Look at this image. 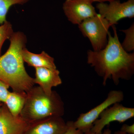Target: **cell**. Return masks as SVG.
<instances>
[{
    "label": "cell",
    "instance_id": "52a82bcc",
    "mask_svg": "<svg viewBox=\"0 0 134 134\" xmlns=\"http://www.w3.org/2000/svg\"><path fill=\"white\" fill-rule=\"evenodd\" d=\"M134 117V108L126 107L120 103H115L103 111L89 133L100 134L105 127L111 122L118 121L122 123Z\"/></svg>",
    "mask_w": 134,
    "mask_h": 134
},
{
    "label": "cell",
    "instance_id": "7402d4cb",
    "mask_svg": "<svg viewBox=\"0 0 134 134\" xmlns=\"http://www.w3.org/2000/svg\"><path fill=\"white\" fill-rule=\"evenodd\" d=\"M114 134H129L126 133H124V132H122L121 130H118V131H116L114 132Z\"/></svg>",
    "mask_w": 134,
    "mask_h": 134
},
{
    "label": "cell",
    "instance_id": "603a6c76",
    "mask_svg": "<svg viewBox=\"0 0 134 134\" xmlns=\"http://www.w3.org/2000/svg\"><path fill=\"white\" fill-rule=\"evenodd\" d=\"M1 105H0V109H1Z\"/></svg>",
    "mask_w": 134,
    "mask_h": 134
},
{
    "label": "cell",
    "instance_id": "44dd1931",
    "mask_svg": "<svg viewBox=\"0 0 134 134\" xmlns=\"http://www.w3.org/2000/svg\"><path fill=\"white\" fill-rule=\"evenodd\" d=\"M93 2H98V3L105 2H110L111 1H114V0H91Z\"/></svg>",
    "mask_w": 134,
    "mask_h": 134
},
{
    "label": "cell",
    "instance_id": "9a60e30c",
    "mask_svg": "<svg viewBox=\"0 0 134 134\" xmlns=\"http://www.w3.org/2000/svg\"><path fill=\"white\" fill-rule=\"evenodd\" d=\"M125 34L124 41L121 44L122 48L127 52L130 53L134 50V24L133 23L129 28L121 30Z\"/></svg>",
    "mask_w": 134,
    "mask_h": 134
},
{
    "label": "cell",
    "instance_id": "ac0fdd59",
    "mask_svg": "<svg viewBox=\"0 0 134 134\" xmlns=\"http://www.w3.org/2000/svg\"><path fill=\"white\" fill-rule=\"evenodd\" d=\"M64 134H84L79 130L76 129L73 125V121L69 122V127Z\"/></svg>",
    "mask_w": 134,
    "mask_h": 134
},
{
    "label": "cell",
    "instance_id": "ffe728a7",
    "mask_svg": "<svg viewBox=\"0 0 134 134\" xmlns=\"http://www.w3.org/2000/svg\"><path fill=\"white\" fill-rule=\"evenodd\" d=\"M85 134H92L90 133H87ZM100 134H112V131L109 128H107V129L104 130L103 132Z\"/></svg>",
    "mask_w": 134,
    "mask_h": 134
},
{
    "label": "cell",
    "instance_id": "e0dca14e",
    "mask_svg": "<svg viewBox=\"0 0 134 134\" xmlns=\"http://www.w3.org/2000/svg\"><path fill=\"white\" fill-rule=\"evenodd\" d=\"M9 86L4 82L0 80V102L5 103L9 91Z\"/></svg>",
    "mask_w": 134,
    "mask_h": 134
},
{
    "label": "cell",
    "instance_id": "5b68a950",
    "mask_svg": "<svg viewBox=\"0 0 134 134\" xmlns=\"http://www.w3.org/2000/svg\"><path fill=\"white\" fill-rule=\"evenodd\" d=\"M124 92L121 91H111L103 102L87 112L80 114L76 120L73 121V125L76 129L84 134L89 133L93 123L103 111L115 103L122 102L124 100Z\"/></svg>",
    "mask_w": 134,
    "mask_h": 134
},
{
    "label": "cell",
    "instance_id": "6da1fadb",
    "mask_svg": "<svg viewBox=\"0 0 134 134\" xmlns=\"http://www.w3.org/2000/svg\"><path fill=\"white\" fill-rule=\"evenodd\" d=\"M112 26L114 34L108 32L105 47L99 51L89 50L87 53V63L102 78L104 86L108 79L117 85L121 80L129 81L134 74V53L123 49L115 25Z\"/></svg>",
    "mask_w": 134,
    "mask_h": 134
},
{
    "label": "cell",
    "instance_id": "7c38bea8",
    "mask_svg": "<svg viewBox=\"0 0 134 134\" xmlns=\"http://www.w3.org/2000/svg\"><path fill=\"white\" fill-rule=\"evenodd\" d=\"M22 57L24 62L34 68H47L56 69L54 59L48 54L43 51L39 54H36L24 48L22 51Z\"/></svg>",
    "mask_w": 134,
    "mask_h": 134
},
{
    "label": "cell",
    "instance_id": "7a4b0ae2",
    "mask_svg": "<svg viewBox=\"0 0 134 134\" xmlns=\"http://www.w3.org/2000/svg\"><path fill=\"white\" fill-rule=\"evenodd\" d=\"M10 44L6 52L0 56V80L13 91L27 92L34 86V78L26 72L22 57L27 40L24 34L14 32L9 38Z\"/></svg>",
    "mask_w": 134,
    "mask_h": 134
},
{
    "label": "cell",
    "instance_id": "3957f363",
    "mask_svg": "<svg viewBox=\"0 0 134 134\" xmlns=\"http://www.w3.org/2000/svg\"><path fill=\"white\" fill-rule=\"evenodd\" d=\"M65 113L64 103L59 93L53 91L47 95L40 86H34L26 92V98L20 116L29 124Z\"/></svg>",
    "mask_w": 134,
    "mask_h": 134
},
{
    "label": "cell",
    "instance_id": "9c48e42d",
    "mask_svg": "<svg viewBox=\"0 0 134 134\" xmlns=\"http://www.w3.org/2000/svg\"><path fill=\"white\" fill-rule=\"evenodd\" d=\"M68 127L62 116H53L30 124L23 134H64Z\"/></svg>",
    "mask_w": 134,
    "mask_h": 134
},
{
    "label": "cell",
    "instance_id": "2e32d148",
    "mask_svg": "<svg viewBox=\"0 0 134 134\" xmlns=\"http://www.w3.org/2000/svg\"><path fill=\"white\" fill-rule=\"evenodd\" d=\"M14 32L12 24L7 21L0 25V56L3 43L7 40L9 39Z\"/></svg>",
    "mask_w": 134,
    "mask_h": 134
},
{
    "label": "cell",
    "instance_id": "8fae6325",
    "mask_svg": "<svg viewBox=\"0 0 134 134\" xmlns=\"http://www.w3.org/2000/svg\"><path fill=\"white\" fill-rule=\"evenodd\" d=\"M34 83L37 84L47 95H51L53 87L60 85L62 80L57 69L36 68Z\"/></svg>",
    "mask_w": 134,
    "mask_h": 134
},
{
    "label": "cell",
    "instance_id": "30bf717a",
    "mask_svg": "<svg viewBox=\"0 0 134 134\" xmlns=\"http://www.w3.org/2000/svg\"><path fill=\"white\" fill-rule=\"evenodd\" d=\"M30 124L19 115H12L6 105L0 109V134H23Z\"/></svg>",
    "mask_w": 134,
    "mask_h": 134
},
{
    "label": "cell",
    "instance_id": "5bb4252c",
    "mask_svg": "<svg viewBox=\"0 0 134 134\" xmlns=\"http://www.w3.org/2000/svg\"><path fill=\"white\" fill-rule=\"evenodd\" d=\"M30 0H0V25L7 21L6 18L9 10L15 5H23Z\"/></svg>",
    "mask_w": 134,
    "mask_h": 134
},
{
    "label": "cell",
    "instance_id": "ba28073f",
    "mask_svg": "<svg viewBox=\"0 0 134 134\" xmlns=\"http://www.w3.org/2000/svg\"><path fill=\"white\" fill-rule=\"evenodd\" d=\"M91 0H66L63 9L68 20L78 25L97 14Z\"/></svg>",
    "mask_w": 134,
    "mask_h": 134
},
{
    "label": "cell",
    "instance_id": "277c9868",
    "mask_svg": "<svg viewBox=\"0 0 134 134\" xmlns=\"http://www.w3.org/2000/svg\"><path fill=\"white\" fill-rule=\"evenodd\" d=\"M109 22L99 14L84 20L78 25L80 31L88 38L93 51H99L105 47L108 41Z\"/></svg>",
    "mask_w": 134,
    "mask_h": 134
},
{
    "label": "cell",
    "instance_id": "4fadbf2b",
    "mask_svg": "<svg viewBox=\"0 0 134 134\" xmlns=\"http://www.w3.org/2000/svg\"><path fill=\"white\" fill-rule=\"evenodd\" d=\"M26 98V92H9L4 104L12 115L17 117L23 108Z\"/></svg>",
    "mask_w": 134,
    "mask_h": 134
},
{
    "label": "cell",
    "instance_id": "8992f818",
    "mask_svg": "<svg viewBox=\"0 0 134 134\" xmlns=\"http://www.w3.org/2000/svg\"><path fill=\"white\" fill-rule=\"evenodd\" d=\"M96 7L98 14L106 19L111 26L117 24L121 19L134 17V0H127L123 2L114 0L109 2V3H98Z\"/></svg>",
    "mask_w": 134,
    "mask_h": 134
},
{
    "label": "cell",
    "instance_id": "d6986e66",
    "mask_svg": "<svg viewBox=\"0 0 134 134\" xmlns=\"http://www.w3.org/2000/svg\"><path fill=\"white\" fill-rule=\"evenodd\" d=\"M120 130L126 133L134 134V124L131 125L124 124L121 126Z\"/></svg>",
    "mask_w": 134,
    "mask_h": 134
}]
</instances>
